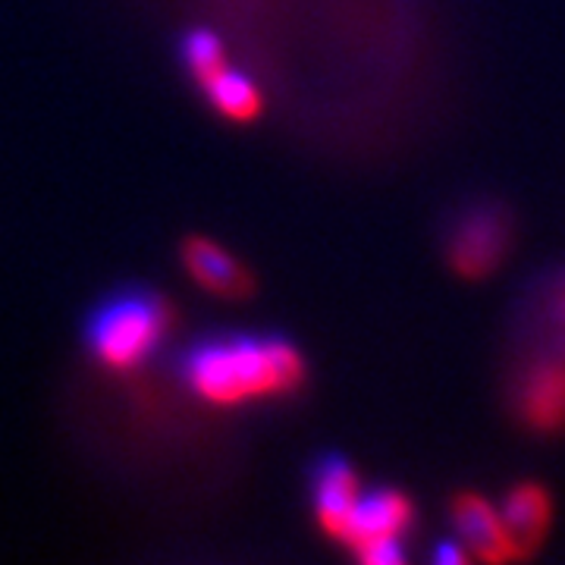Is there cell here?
<instances>
[{
  "mask_svg": "<svg viewBox=\"0 0 565 565\" xmlns=\"http://www.w3.org/2000/svg\"><path fill=\"white\" fill-rule=\"evenodd\" d=\"M189 386L217 405L292 393L305 381V362L289 340L223 337L204 340L182 362Z\"/></svg>",
  "mask_w": 565,
  "mask_h": 565,
  "instance_id": "6da1fadb",
  "label": "cell"
},
{
  "mask_svg": "<svg viewBox=\"0 0 565 565\" xmlns=\"http://www.w3.org/2000/svg\"><path fill=\"white\" fill-rule=\"evenodd\" d=\"M167 330V308L151 292H122L95 311L88 323V345L95 359L110 367L145 362Z\"/></svg>",
  "mask_w": 565,
  "mask_h": 565,
  "instance_id": "7a4b0ae2",
  "label": "cell"
},
{
  "mask_svg": "<svg viewBox=\"0 0 565 565\" xmlns=\"http://www.w3.org/2000/svg\"><path fill=\"white\" fill-rule=\"evenodd\" d=\"M449 262L462 277L490 274L509 248V217L500 207H468L449 233Z\"/></svg>",
  "mask_w": 565,
  "mask_h": 565,
  "instance_id": "3957f363",
  "label": "cell"
},
{
  "mask_svg": "<svg viewBox=\"0 0 565 565\" xmlns=\"http://www.w3.org/2000/svg\"><path fill=\"white\" fill-rule=\"evenodd\" d=\"M519 415L537 430H556L565 424V355L537 352L522 367L515 384Z\"/></svg>",
  "mask_w": 565,
  "mask_h": 565,
  "instance_id": "277c9868",
  "label": "cell"
},
{
  "mask_svg": "<svg viewBox=\"0 0 565 565\" xmlns=\"http://www.w3.org/2000/svg\"><path fill=\"white\" fill-rule=\"evenodd\" d=\"M452 522H456V531H459V541H465V546H471V553L481 556L484 563L519 559L515 544H512V537L505 531L503 512H497L484 497H478L471 490L459 493L452 500Z\"/></svg>",
  "mask_w": 565,
  "mask_h": 565,
  "instance_id": "5b68a950",
  "label": "cell"
},
{
  "mask_svg": "<svg viewBox=\"0 0 565 565\" xmlns=\"http://www.w3.org/2000/svg\"><path fill=\"white\" fill-rule=\"evenodd\" d=\"M311 487H315V512H318V525L343 541L345 525L352 519V509L362 497V484L355 468L340 459V456H323L311 471Z\"/></svg>",
  "mask_w": 565,
  "mask_h": 565,
  "instance_id": "8992f818",
  "label": "cell"
},
{
  "mask_svg": "<svg viewBox=\"0 0 565 565\" xmlns=\"http://www.w3.org/2000/svg\"><path fill=\"white\" fill-rule=\"evenodd\" d=\"M415 519L412 500L399 490H367L359 497V503L352 509V519L345 525L343 544L355 546L377 541V537H405Z\"/></svg>",
  "mask_w": 565,
  "mask_h": 565,
  "instance_id": "52a82bcc",
  "label": "cell"
},
{
  "mask_svg": "<svg viewBox=\"0 0 565 565\" xmlns=\"http://www.w3.org/2000/svg\"><path fill=\"white\" fill-rule=\"evenodd\" d=\"M503 522L519 559L531 556L537 546L544 544L546 527H550V515H553V505H550V493L541 484H519L505 493L503 500Z\"/></svg>",
  "mask_w": 565,
  "mask_h": 565,
  "instance_id": "ba28073f",
  "label": "cell"
},
{
  "mask_svg": "<svg viewBox=\"0 0 565 565\" xmlns=\"http://www.w3.org/2000/svg\"><path fill=\"white\" fill-rule=\"evenodd\" d=\"M185 267L195 280L202 282L204 289L217 292V296H248L252 292V277L243 264L236 262L230 252H223L217 243L207 239H189L185 248Z\"/></svg>",
  "mask_w": 565,
  "mask_h": 565,
  "instance_id": "9c48e42d",
  "label": "cell"
},
{
  "mask_svg": "<svg viewBox=\"0 0 565 565\" xmlns=\"http://www.w3.org/2000/svg\"><path fill=\"white\" fill-rule=\"evenodd\" d=\"M211 104L221 110L226 120H255L262 114V92L258 85L248 79L245 73H236L230 66H221L214 76H207L204 82H199Z\"/></svg>",
  "mask_w": 565,
  "mask_h": 565,
  "instance_id": "30bf717a",
  "label": "cell"
},
{
  "mask_svg": "<svg viewBox=\"0 0 565 565\" xmlns=\"http://www.w3.org/2000/svg\"><path fill=\"white\" fill-rule=\"evenodd\" d=\"M537 315H541V340H544L541 352L565 355V274L546 286L537 302Z\"/></svg>",
  "mask_w": 565,
  "mask_h": 565,
  "instance_id": "8fae6325",
  "label": "cell"
},
{
  "mask_svg": "<svg viewBox=\"0 0 565 565\" xmlns=\"http://www.w3.org/2000/svg\"><path fill=\"white\" fill-rule=\"evenodd\" d=\"M182 57H185V66L192 70V76L199 82L214 76L221 66H226L221 39L214 32H204V29L185 35V41H182Z\"/></svg>",
  "mask_w": 565,
  "mask_h": 565,
  "instance_id": "7c38bea8",
  "label": "cell"
},
{
  "mask_svg": "<svg viewBox=\"0 0 565 565\" xmlns=\"http://www.w3.org/2000/svg\"><path fill=\"white\" fill-rule=\"evenodd\" d=\"M355 556L364 565H403V537H377V541H367V544L355 546Z\"/></svg>",
  "mask_w": 565,
  "mask_h": 565,
  "instance_id": "4fadbf2b",
  "label": "cell"
},
{
  "mask_svg": "<svg viewBox=\"0 0 565 565\" xmlns=\"http://www.w3.org/2000/svg\"><path fill=\"white\" fill-rule=\"evenodd\" d=\"M434 559L440 565H462L468 559V553H465V546L459 541H444L434 550Z\"/></svg>",
  "mask_w": 565,
  "mask_h": 565,
  "instance_id": "5bb4252c",
  "label": "cell"
}]
</instances>
